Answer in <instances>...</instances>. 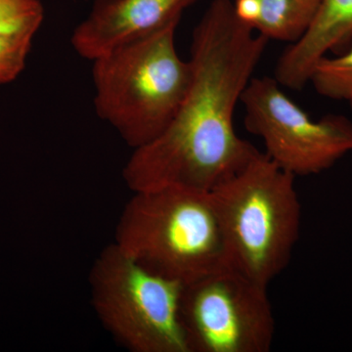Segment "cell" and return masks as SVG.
<instances>
[{
  "label": "cell",
  "instance_id": "1",
  "mask_svg": "<svg viewBox=\"0 0 352 352\" xmlns=\"http://www.w3.org/2000/svg\"><path fill=\"white\" fill-rule=\"evenodd\" d=\"M268 41L212 0L192 34L191 85L170 126L134 149L124 178L134 192L180 187L210 192L259 151L236 133L234 115Z\"/></svg>",
  "mask_w": 352,
  "mask_h": 352
},
{
  "label": "cell",
  "instance_id": "2",
  "mask_svg": "<svg viewBox=\"0 0 352 352\" xmlns=\"http://www.w3.org/2000/svg\"><path fill=\"white\" fill-rule=\"evenodd\" d=\"M115 244L146 270L182 285L230 267L210 192L180 187L134 192Z\"/></svg>",
  "mask_w": 352,
  "mask_h": 352
},
{
  "label": "cell",
  "instance_id": "3",
  "mask_svg": "<svg viewBox=\"0 0 352 352\" xmlns=\"http://www.w3.org/2000/svg\"><path fill=\"white\" fill-rule=\"evenodd\" d=\"M178 24L91 61L97 115L133 150L166 131L191 85V63L176 50Z\"/></svg>",
  "mask_w": 352,
  "mask_h": 352
},
{
  "label": "cell",
  "instance_id": "4",
  "mask_svg": "<svg viewBox=\"0 0 352 352\" xmlns=\"http://www.w3.org/2000/svg\"><path fill=\"white\" fill-rule=\"evenodd\" d=\"M295 178L259 152L210 191L229 266L266 286L288 266L300 238Z\"/></svg>",
  "mask_w": 352,
  "mask_h": 352
},
{
  "label": "cell",
  "instance_id": "5",
  "mask_svg": "<svg viewBox=\"0 0 352 352\" xmlns=\"http://www.w3.org/2000/svg\"><path fill=\"white\" fill-rule=\"evenodd\" d=\"M182 286L146 270L115 243L99 254L90 275L95 312L133 352H190L180 319Z\"/></svg>",
  "mask_w": 352,
  "mask_h": 352
},
{
  "label": "cell",
  "instance_id": "6",
  "mask_svg": "<svg viewBox=\"0 0 352 352\" xmlns=\"http://www.w3.org/2000/svg\"><path fill=\"white\" fill-rule=\"evenodd\" d=\"M180 319L190 352H268L275 336L267 286L231 267L183 285Z\"/></svg>",
  "mask_w": 352,
  "mask_h": 352
},
{
  "label": "cell",
  "instance_id": "7",
  "mask_svg": "<svg viewBox=\"0 0 352 352\" xmlns=\"http://www.w3.org/2000/svg\"><path fill=\"white\" fill-rule=\"evenodd\" d=\"M240 102L245 129L263 139L271 161L295 177L323 173L352 152L351 120L340 115L312 120L274 78H252Z\"/></svg>",
  "mask_w": 352,
  "mask_h": 352
},
{
  "label": "cell",
  "instance_id": "8",
  "mask_svg": "<svg viewBox=\"0 0 352 352\" xmlns=\"http://www.w3.org/2000/svg\"><path fill=\"white\" fill-rule=\"evenodd\" d=\"M199 0H94L87 17L76 25L71 43L94 61L113 50L151 36L173 23Z\"/></svg>",
  "mask_w": 352,
  "mask_h": 352
},
{
  "label": "cell",
  "instance_id": "9",
  "mask_svg": "<svg viewBox=\"0 0 352 352\" xmlns=\"http://www.w3.org/2000/svg\"><path fill=\"white\" fill-rule=\"evenodd\" d=\"M352 41V0H321L302 38L282 53L274 78L281 87L302 89L317 63L329 52L346 50Z\"/></svg>",
  "mask_w": 352,
  "mask_h": 352
},
{
  "label": "cell",
  "instance_id": "10",
  "mask_svg": "<svg viewBox=\"0 0 352 352\" xmlns=\"http://www.w3.org/2000/svg\"><path fill=\"white\" fill-rule=\"evenodd\" d=\"M238 18L270 41L295 43L311 25L321 0H233Z\"/></svg>",
  "mask_w": 352,
  "mask_h": 352
},
{
  "label": "cell",
  "instance_id": "11",
  "mask_svg": "<svg viewBox=\"0 0 352 352\" xmlns=\"http://www.w3.org/2000/svg\"><path fill=\"white\" fill-rule=\"evenodd\" d=\"M309 83L317 94L333 99L352 98V41L349 47L336 57L322 58L310 76Z\"/></svg>",
  "mask_w": 352,
  "mask_h": 352
},
{
  "label": "cell",
  "instance_id": "12",
  "mask_svg": "<svg viewBox=\"0 0 352 352\" xmlns=\"http://www.w3.org/2000/svg\"><path fill=\"white\" fill-rule=\"evenodd\" d=\"M44 19L41 0H0V34L34 38Z\"/></svg>",
  "mask_w": 352,
  "mask_h": 352
},
{
  "label": "cell",
  "instance_id": "13",
  "mask_svg": "<svg viewBox=\"0 0 352 352\" xmlns=\"http://www.w3.org/2000/svg\"><path fill=\"white\" fill-rule=\"evenodd\" d=\"M32 39L0 34V87L14 82L24 71Z\"/></svg>",
  "mask_w": 352,
  "mask_h": 352
},
{
  "label": "cell",
  "instance_id": "14",
  "mask_svg": "<svg viewBox=\"0 0 352 352\" xmlns=\"http://www.w3.org/2000/svg\"><path fill=\"white\" fill-rule=\"evenodd\" d=\"M349 103H351L352 106V98L351 99V100H349Z\"/></svg>",
  "mask_w": 352,
  "mask_h": 352
}]
</instances>
